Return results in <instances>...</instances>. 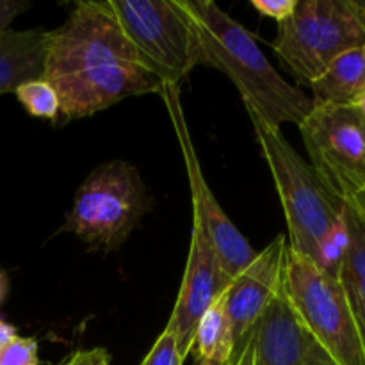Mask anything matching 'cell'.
Returning <instances> with one entry per match:
<instances>
[{
    "instance_id": "4fadbf2b",
    "label": "cell",
    "mask_w": 365,
    "mask_h": 365,
    "mask_svg": "<svg viewBox=\"0 0 365 365\" xmlns=\"http://www.w3.org/2000/svg\"><path fill=\"white\" fill-rule=\"evenodd\" d=\"M50 31L0 32V96L18 86L45 77Z\"/></svg>"
},
{
    "instance_id": "d6986e66",
    "label": "cell",
    "mask_w": 365,
    "mask_h": 365,
    "mask_svg": "<svg viewBox=\"0 0 365 365\" xmlns=\"http://www.w3.org/2000/svg\"><path fill=\"white\" fill-rule=\"evenodd\" d=\"M185 360L178 351L177 337L170 328H164L163 334L153 342L152 349L139 365H184Z\"/></svg>"
},
{
    "instance_id": "6da1fadb",
    "label": "cell",
    "mask_w": 365,
    "mask_h": 365,
    "mask_svg": "<svg viewBox=\"0 0 365 365\" xmlns=\"http://www.w3.org/2000/svg\"><path fill=\"white\" fill-rule=\"evenodd\" d=\"M45 78L56 88V125L88 118L125 98L163 91L125 36L107 2H78L59 29L50 31Z\"/></svg>"
},
{
    "instance_id": "44dd1931",
    "label": "cell",
    "mask_w": 365,
    "mask_h": 365,
    "mask_svg": "<svg viewBox=\"0 0 365 365\" xmlns=\"http://www.w3.org/2000/svg\"><path fill=\"white\" fill-rule=\"evenodd\" d=\"M57 365H110V355L106 348L81 349L71 353Z\"/></svg>"
},
{
    "instance_id": "52a82bcc",
    "label": "cell",
    "mask_w": 365,
    "mask_h": 365,
    "mask_svg": "<svg viewBox=\"0 0 365 365\" xmlns=\"http://www.w3.org/2000/svg\"><path fill=\"white\" fill-rule=\"evenodd\" d=\"M284 284L292 309L334 364L365 365L359 327L339 278L289 252Z\"/></svg>"
},
{
    "instance_id": "cb8c5ba5",
    "label": "cell",
    "mask_w": 365,
    "mask_h": 365,
    "mask_svg": "<svg viewBox=\"0 0 365 365\" xmlns=\"http://www.w3.org/2000/svg\"><path fill=\"white\" fill-rule=\"evenodd\" d=\"M16 337V328L13 324L6 323V321L0 319V348L6 346L7 342H11L13 339Z\"/></svg>"
},
{
    "instance_id": "d4e9b609",
    "label": "cell",
    "mask_w": 365,
    "mask_h": 365,
    "mask_svg": "<svg viewBox=\"0 0 365 365\" xmlns=\"http://www.w3.org/2000/svg\"><path fill=\"white\" fill-rule=\"evenodd\" d=\"M348 203H353V205H355L356 212L360 214V217H362V221H364V225H365V195L359 196V198L353 200V202H348Z\"/></svg>"
},
{
    "instance_id": "5bb4252c",
    "label": "cell",
    "mask_w": 365,
    "mask_h": 365,
    "mask_svg": "<svg viewBox=\"0 0 365 365\" xmlns=\"http://www.w3.org/2000/svg\"><path fill=\"white\" fill-rule=\"evenodd\" d=\"M309 88L314 106H359L365 96V46L341 53Z\"/></svg>"
},
{
    "instance_id": "8fae6325",
    "label": "cell",
    "mask_w": 365,
    "mask_h": 365,
    "mask_svg": "<svg viewBox=\"0 0 365 365\" xmlns=\"http://www.w3.org/2000/svg\"><path fill=\"white\" fill-rule=\"evenodd\" d=\"M289 245L284 234L277 235L253 262L232 280L227 289V316L234 342L255 328L280 289L287 264Z\"/></svg>"
},
{
    "instance_id": "5b68a950",
    "label": "cell",
    "mask_w": 365,
    "mask_h": 365,
    "mask_svg": "<svg viewBox=\"0 0 365 365\" xmlns=\"http://www.w3.org/2000/svg\"><path fill=\"white\" fill-rule=\"evenodd\" d=\"M271 46L309 86L341 53L365 46V2L298 0L289 18L278 24Z\"/></svg>"
},
{
    "instance_id": "ba28073f",
    "label": "cell",
    "mask_w": 365,
    "mask_h": 365,
    "mask_svg": "<svg viewBox=\"0 0 365 365\" xmlns=\"http://www.w3.org/2000/svg\"><path fill=\"white\" fill-rule=\"evenodd\" d=\"M299 132L310 166L339 202L365 195V114L359 106H314Z\"/></svg>"
},
{
    "instance_id": "603a6c76",
    "label": "cell",
    "mask_w": 365,
    "mask_h": 365,
    "mask_svg": "<svg viewBox=\"0 0 365 365\" xmlns=\"http://www.w3.org/2000/svg\"><path fill=\"white\" fill-rule=\"evenodd\" d=\"M31 7L25 0H0V32L9 31V25Z\"/></svg>"
},
{
    "instance_id": "ac0fdd59",
    "label": "cell",
    "mask_w": 365,
    "mask_h": 365,
    "mask_svg": "<svg viewBox=\"0 0 365 365\" xmlns=\"http://www.w3.org/2000/svg\"><path fill=\"white\" fill-rule=\"evenodd\" d=\"M0 365H39L38 341L16 335L0 348Z\"/></svg>"
},
{
    "instance_id": "30bf717a",
    "label": "cell",
    "mask_w": 365,
    "mask_h": 365,
    "mask_svg": "<svg viewBox=\"0 0 365 365\" xmlns=\"http://www.w3.org/2000/svg\"><path fill=\"white\" fill-rule=\"evenodd\" d=\"M230 284L232 278L221 267L220 259L202 223L192 217L187 264L182 277L177 303L166 324L177 337L178 351L184 360L192 351V342H195L200 319L214 305V302L230 287Z\"/></svg>"
},
{
    "instance_id": "4316f807",
    "label": "cell",
    "mask_w": 365,
    "mask_h": 365,
    "mask_svg": "<svg viewBox=\"0 0 365 365\" xmlns=\"http://www.w3.org/2000/svg\"><path fill=\"white\" fill-rule=\"evenodd\" d=\"M359 107H360V109L364 110V114H365V96H364V98L360 100V102H359Z\"/></svg>"
},
{
    "instance_id": "9c48e42d",
    "label": "cell",
    "mask_w": 365,
    "mask_h": 365,
    "mask_svg": "<svg viewBox=\"0 0 365 365\" xmlns=\"http://www.w3.org/2000/svg\"><path fill=\"white\" fill-rule=\"evenodd\" d=\"M160 96H163L171 121H173L175 134H177L185 170H187L189 189H191L192 196V217H196L202 223L203 230H205L207 237H209L210 245H212L214 252L220 259L221 267L234 280L241 271H245L253 262L259 252L252 248L248 239L232 223L230 217L227 216L223 207L214 196V192L207 185L198 155H196V150L192 146L187 123H185L184 109H182L180 102V88L164 84Z\"/></svg>"
},
{
    "instance_id": "7a4b0ae2",
    "label": "cell",
    "mask_w": 365,
    "mask_h": 365,
    "mask_svg": "<svg viewBox=\"0 0 365 365\" xmlns=\"http://www.w3.org/2000/svg\"><path fill=\"white\" fill-rule=\"evenodd\" d=\"M195 25L202 64L227 75L245 102L271 127L302 125L312 98L282 77L257 39L212 0H178Z\"/></svg>"
},
{
    "instance_id": "3957f363",
    "label": "cell",
    "mask_w": 365,
    "mask_h": 365,
    "mask_svg": "<svg viewBox=\"0 0 365 365\" xmlns=\"http://www.w3.org/2000/svg\"><path fill=\"white\" fill-rule=\"evenodd\" d=\"M246 110L280 196L287 221L289 252L317 266L323 246L344 221V203L324 187L309 160L289 145L280 128L271 127L253 110Z\"/></svg>"
},
{
    "instance_id": "9a60e30c",
    "label": "cell",
    "mask_w": 365,
    "mask_h": 365,
    "mask_svg": "<svg viewBox=\"0 0 365 365\" xmlns=\"http://www.w3.org/2000/svg\"><path fill=\"white\" fill-rule=\"evenodd\" d=\"M348 248L342 257L339 282L348 298L365 349V225L353 203H344Z\"/></svg>"
},
{
    "instance_id": "277c9868",
    "label": "cell",
    "mask_w": 365,
    "mask_h": 365,
    "mask_svg": "<svg viewBox=\"0 0 365 365\" xmlns=\"http://www.w3.org/2000/svg\"><path fill=\"white\" fill-rule=\"evenodd\" d=\"M152 205L138 168L123 159L109 160L78 185L63 230L82 239L89 250L116 252Z\"/></svg>"
},
{
    "instance_id": "484cf974",
    "label": "cell",
    "mask_w": 365,
    "mask_h": 365,
    "mask_svg": "<svg viewBox=\"0 0 365 365\" xmlns=\"http://www.w3.org/2000/svg\"><path fill=\"white\" fill-rule=\"evenodd\" d=\"M6 292H7V280H6V277H4V274L0 273V303H2V299H4V296H6Z\"/></svg>"
},
{
    "instance_id": "e0dca14e",
    "label": "cell",
    "mask_w": 365,
    "mask_h": 365,
    "mask_svg": "<svg viewBox=\"0 0 365 365\" xmlns=\"http://www.w3.org/2000/svg\"><path fill=\"white\" fill-rule=\"evenodd\" d=\"M18 102L24 106L31 116L43 118V120H52L53 123L57 121L61 114V100L57 95L56 88L43 78H34V81L24 82L18 86L16 91Z\"/></svg>"
},
{
    "instance_id": "8992f818",
    "label": "cell",
    "mask_w": 365,
    "mask_h": 365,
    "mask_svg": "<svg viewBox=\"0 0 365 365\" xmlns=\"http://www.w3.org/2000/svg\"><path fill=\"white\" fill-rule=\"evenodd\" d=\"M125 36L163 84L178 86L202 64L191 18L178 0H106Z\"/></svg>"
},
{
    "instance_id": "ffe728a7",
    "label": "cell",
    "mask_w": 365,
    "mask_h": 365,
    "mask_svg": "<svg viewBox=\"0 0 365 365\" xmlns=\"http://www.w3.org/2000/svg\"><path fill=\"white\" fill-rule=\"evenodd\" d=\"M296 2L298 0H252V7L262 16L273 18L280 24L294 11Z\"/></svg>"
},
{
    "instance_id": "2e32d148",
    "label": "cell",
    "mask_w": 365,
    "mask_h": 365,
    "mask_svg": "<svg viewBox=\"0 0 365 365\" xmlns=\"http://www.w3.org/2000/svg\"><path fill=\"white\" fill-rule=\"evenodd\" d=\"M234 348L235 342L228 323L227 291H225L203 314L196 327L195 342H192L195 365H227L232 359Z\"/></svg>"
},
{
    "instance_id": "7402d4cb",
    "label": "cell",
    "mask_w": 365,
    "mask_h": 365,
    "mask_svg": "<svg viewBox=\"0 0 365 365\" xmlns=\"http://www.w3.org/2000/svg\"><path fill=\"white\" fill-rule=\"evenodd\" d=\"M227 365H257L255 364V328L248 335L235 342L232 359Z\"/></svg>"
},
{
    "instance_id": "7c38bea8",
    "label": "cell",
    "mask_w": 365,
    "mask_h": 365,
    "mask_svg": "<svg viewBox=\"0 0 365 365\" xmlns=\"http://www.w3.org/2000/svg\"><path fill=\"white\" fill-rule=\"evenodd\" d=\"M255 364L335 365L292 309L284 282L255 324Z\"/></svg>"
}]
</instances>
